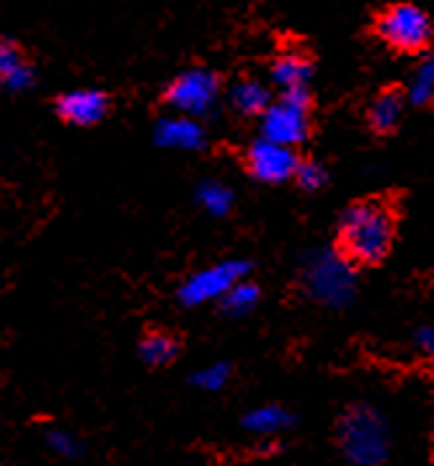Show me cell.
<instances>
[{
    "mask_svg": "<svg viewBox=\"0 0 434 466\" xmlns=\"http://www.w3.org/2000/svg\"><path fill=\"white\" fill-rule=\"evenodd\" d=\"M138 355L146 366L151 369H162V366H170L175 358L180 355V342L177 337L170 331H146L144 339L138 342Z\"/></svg>",
    "mask_w": 434,
    "mask_h": 466,
    "instance_id": "15",
    "label": "cell"
},
{
    "mask_svg": "<svg viewBox=\"0 0 434 466\" xmlns=\"http://www.w3.org/2000/svg\"><path fill=\"white\" fill-rule=\"evenodd\" d=\"M337 437L349 466H381L389 456V424L366 403L349 406L339 416Z\"/></svg>",
    "mask_w": 434,
    "mask_h": 466,
    "instance_id": "2",
    "label": "cell"
},
{
    "mask_svg": "<svg viewBox=\"0 0 434 466\" xmlns=\"http://www.w3.org/2000/svg\"><path fill=\"white\" fill-rule=\"evenodd\" d=\"M406 109V98L400 90H381L368 106V125L374 133H392L398 130Z\"/></svg>",
    "mask_w": 434,
    "mask_h": 466,
    "instance_id": "12",
    "label": "cell"
},
{
    "mask_svg": "<svg viewBox=\"0 0 434 466\" xmlns=\"http://www.w3.org/2000/svg\"><path fill=\"white\" fill-rule=\"evenodd\" d=\"M260 294L262 289L255 281L244 279V281L233 284L231 289L226 291V297L220 299V308L228 316H247V313H252L260 305Z\"/></svg>",
    "mask_w": 434,
    "mask_h": 466,
    "instance_id": "17",
    "label": "cell"
},
{
    "mask_svg": "<svg viewBox=\"0 0 434 466\" xmlns=\"http://www.w3.org/2000/svg\"><path fill=\"white\" fill-rule=\"evenodd\" d=\"M302 289L326 308H348L358 294V268L339 249L313 252L302 265Z\"/></svg>",
    "mask_w": 434,
    "mask_h": 466,
    "instance_id": "3",
    "label": "cell"
},
{
    "mask_svg": "<svg viewBox=\"0 0 434 466\" xmlns=\"http://www.w3.org/2000/svg\"><path fill=\"white\" fill-rule=\"evenodd\" d=\"M262 138L297 148L310 136V90H287L260 115Z\"/></svg>",
    "mask_w": 434,
    "mask_h": 466,
    "instance_id": "4",
    "label": "cell"
},
{
    "mask_svg": "<svg viewBox=\"0 0 434 466\" xmlns=\"http://www.w3.org/2000/svg\"><path fill=\"white\" fill-rule=\"evenodd\" d=\"M294 424H297L294 413L287 406H278V403L255 408L244 416V427L255 435H278V432L291 430Z\"/></svg>",
    "mask_w": 434,
    "mask_h": 466,
    "instance_id": "14",
    "label": "cell"
},
{
    "mask_svg": "<svg viewBox=\"0 0 434 466\" xmlns=\"http://www.w3.org/2000/svg\"><path fill=\"white\" fill-rule=\"evenodd\" d=\"M228 381H231V363H226V360H215V363L204 366V369H199V371L191 377V384L204 390V392H217V390H223Z\"/></svg>",
    "mask_w": 434,
    "mask_h": 466,
    "instance_id": "20",
    "label": "cell"
},
{
    "mask_svg": "<svg viewBox=\"0 0 434 466\" xmlns=\"http://www.w3.org/2000/svg\"><path fill=\"white\" fill-rule=\"evenodd\" d=\"M0 80L8 90H27L35 83L32 66L11 40H0Z\"/></svg>",
    "mask_w": 434,
    "mask_h": 466,
    "instance_id": "13",
    "label": "cell"
},
{
    "mask_svg": "<svg viewBox=\"0 0 434 466\" xmlns=\"http://www.w3.org/2000/svg\"><path fill=\"white\" fill-rule=\"evenodd\" d=\"M154 141L165 148L197 151L204 146V127L199 125V119H191V116H165L154 127Z\"/></svg>",
    "mask_w": 434,
    "mask_h": 466,
    "instance_id": "10",
    "label": "cell"
},
{
    "mask_svg": "<svg viewBox=\"0 0 434 466\" xmlns=\"http://www.w3.org/2000/svg\"><path fill=\"white\" fill-rule=\"evenodd\" d=\"M395 244V212L381 199L349 204L339 223V252L355 268L387 260Z\"/></svg>",
    "mask_w": 434,
    "mask_h": 466,
    "instance_id": "1",
    "label": "cell"
},
{
    "mask_svg": "<svg viewBox=\"0 0 434 466\" xmlns=\"http://www.w3.org/2000/svg\"><path fill=\"white\" fill-rule=\"evenodd\" d=\"M270 77L281 90H308L310 80H313V64L310 58L299 56V54H284L273 61Z\"/></svg>",
    "mask_w": 434,
    "mask_h": 466,
    "instance_id": "11",
    "label": "cell"
},
{
    "mask_svg": "<svg viewBox=\"0 0 434 466\" xmlns=\"http://www.w3.org/2000/svg\"><path fill=\"white\" fill-rule=\"evenodd\" d=\"M56 112L69 125L90 127V125H98L106 116V112H109V96L96 90V87L69 90V93L58 96Z\"/></svg>",
    "mask_w": 434,
    "mask_h": 466,
    "instance_id": "9",
    "label": "cell"
},
{
    "mask_svg": "<svg viewBox=\"0 0 434 466\" xmlns=\"http://www.w3.org/2000/svg\"><path fill=\"white\" fill-rule=\"evenodd\" d=\"M233 199H236L233 191L226 183H220V180H202L197 186V202L202 204L204 209L209 215H215V218L228 215L233 207Z\"/></svg>",
    "mask_w": 434,
    "mask_h": 466,
    "instance_id": "18",
    "label": "cell"
},
{
    "mask_svg": "<svg viewBox=\"0 0 434 466\" xmlns=\"http://www.w3.org/2000/svg\"><path fill=\"white\" fill-rule=\"evenodd\" d=\"M294 180H297V186L302 191H320L328 183V173L318 162H299V167L294 173Z\"/></svg>",
    "mask_w": 434,
    "mask_h": 466,
    "instance_id": "21",
    "label": "cell"
},
{
    "mask_svg": "<svg viewBox=\"0 0 434 466\" xmlns=\"http://www.w3.org/2000/svg\"><path fill=\"white\" fill-rule=\"evenodd\" d=\"M406 98L416 106H427L434 98V66L432 58H427L424 64H419V69L413 72V77L408 80Z\"/></svg>",
    "mask_w": 434,
    "mask_h": 466,
    "instance_id": "19",
    "label": "cell"
},
{
    "mask_svg": "<svg viewBox=\"0 0 434 466\" xmlns=\"http://www.w3.org/2000/svg\"><path fill=\"white\" fill-rule=\"evenodd\" d=\"M299 162L302 159L297 157L294 148L270 144L265 138H257L247 148V173L265 186H281L291 180Z\"/></svg>",
    "mask_w": 434,
    "mask_h": 466,
    "instance_id": "8",
    "label": "cell"
},
{
    "mask_svg": "<svg viewBox=\"0 0 434 466\" xmlns=\"http://www.w3.org/2000/svg\"><path fill=\"white\" fill-rule=\"evenodd\" d=\"M0 466H3V464H0Z\"/></svg>",
    "mask_w": 434,
    "mask_h": 466,
    "instance_id": "24",
    "label": "cell"
},
{
    "mask_svg": "<svg viewBox=\"0 0 434 466\" xmlns=\"http://www.w3.org/2000/svg\"><path fill=\"white\" fill-rule=\"evenodd\" d=\"M270 90L257 83V80H244L231 90V104L238 115L260 116L270 106Z\"/></svg>",
    "mask_w": 434,
    "mask_h": 466,
    "instance_id": "16",
    "label": "cell"
},
{
    "mask_svg": "<svg viewBox=\"0 0 434 466\" xmlns=\"http://www.w3.org/2000/svg\"><path fill=\"white\" fill-rule=\"evenodd\" d=\"M378 37L400 51V54H421L432 43V22L429 14L413 3H392L377 19Z\"/></svg>",
    "mask_w": 434,
    "mask_h": 466,
    "instance_id": "5",
    "label": "cell"
},
{
    "mask_svg": "<svg viewBox=\"0 0 434 466\" xmlns=\"http://www.w3.org/2000/svg\"><path fill=\"white\" fill-rule=\"evenodd\" d=\"M217 96H220V77L202 66L180 72L165 93L170 109L191 119L212 112V106L217 104Z\"/></svg>",
    "mask_w": 434,
    "mask_h": 466,
    "instance_id": "7",
    "label": "cell"
},
{
    "mask_svg": "<svg viewBox=\"0 0 434 466\" xmlns=\"http://www.w3.org/2000/svg\"><path fill=\"white\" fill-rule=\"evenodd\" d=\"M255 270V262L244 260V258H233V260H223L197 270L194 276H188L180 289H177V299L186 308H199L207 302H220L226 297V291L231 289L233 284L244 281L249 273Z\"/></svg>",
    "mask_w": 434,
    "mask_h": 466,
    "instance_id": "6",
    "label": "cell"
},
{
    "mask_svg": "<svg viewBox=\"0 0 434 466\" xmlns=\"http://www.w3.org/2000/svg\"><path fill=\"white\" fill-rule=\"evenodd\" d=\"M45 442H48V448L54 453L64 456V459H75V456L83 453V442L72 435V432H66V430H48Z\"/></svg>",
    "mask_w": 434,
    "mask_h": 466,
    "instance_id": "22",
    "label": "cell"
},
{
    "mask_svg": "<svg viewBox=\"0 0 434 466\" xmlns=\"http://www.w3.org/2000/svg\"><path fill=\"white\" fill-rule=\"evenodd\" d=\"M434 331L432 326H421L419 331H416V348L421 350V352H427V355H432L434 350Z\"/></svg>",
    "mask_w": 434,
    "mask_h": 466,
    "instance_id": "23",
    "label": "cell"
}]
</instances>
